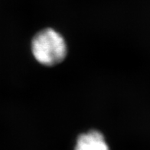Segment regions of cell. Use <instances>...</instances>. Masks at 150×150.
Listing matches in <instances>:
<instances>
[{"mask_svg": "<svg viewBox=\"0 0 150 150\" xmlns=\"http://www.w3.org/2000/svg\"><path fill=\"white\" fill-rule=\"evenodd\" d=\"M32 50L38 63L44 66L58 64L67 55V45L61 34L52 28L41 30L34 36Z\"/></svg>", "mask_w": 150, "mask_h": 150, "instance_id": "obj_1", "label": "cell"}, {"mask_svg": "<svg viewBox=\"0 0 150 150\" xmlns=\"http://www.w3.org/2000/svg\"><path fill=\"white\" fill-rule=\"evenodd\" d=\"M74 150H110L102 133L90 130L79 136Z\"/></svg>", "mask_w": 150, "mask_h": 150, "instance_id": "obj_2", "label": "cell"}]
</instances>
